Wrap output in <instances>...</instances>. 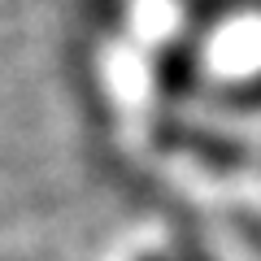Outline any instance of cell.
Returning a JSON list of instances; mask_svg holds the SVG:
<instances>
[{"mask_svg": "<svg viewBox=\"0 0 261 261\" xmlns=\"http://www.w3.org/2000/svg\"><path fill=\"white\" fill-rule=\"evenodd\" d=\"M187 261H209V257H200V252H196V248H192V252H187Z\"/></svg>", "mask_w": 261, "mask_h": 261, "instance_id": "cell-2", "label": "cell"}, {"mask_svg": "<svg viewBox=\"0 0 261 261\" xmlns=\"http://www.w3.org/2000/svg\"><path fill=\"white\" fill-rule=\"evenodd\" d=\"M231 100H235V105H240V109H261V74H257V79H252V83H244V87H240V92H235V96H231Z\"/></svg>", "mask_w": 261, "mask_h": 261, "instance_id": "cell-1", "label": "cell"}]
</instances>
